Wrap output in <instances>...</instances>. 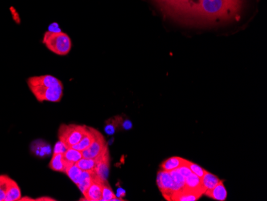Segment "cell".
<instances>
[{"mask_svg":"<svg viewBox=\"0 0 267 201\" xmlns=\"http://www.w3.org/2000/svg\"><path fill=\"white\" fill-rule=\"evenodd\" d=\"M239 0H203L190 13L206 21L227 19L239 11Z\"/></svg>","mask_w":267,"mask_h":201,"instance_id":"obj_1","label":"cell"},{"mask_svg":"<svg viewBox=\"0 0 267 201\" xmlns=\"http://www.w3.org/2000/svg\"><path fill=\"white\" fill-rule=\"evenodd\" d=\"M43 43L49 51L60 56L68 55L72 47L69 35L60 31H47L43 35Z\"/></svg>","mask_w":267,"mask_h":201,"instance_id":"obj_2","label":"cell"},{"mask_svg":"<svg viewBox=\"0 0 267 201\" xmlns=\"http://www.w3.org/2000/svg\"><path fill=\"white\" fill-rule=\"evenodd\" d=\"M87 127L79 124H61L58 131L59 141L67 148H72L82 140L85 134Z\"/></svg>","mask_w":267,"mask_h":201,"instance_id":"obj_3","label":"cell"},{"mask_svg":"<svg viewBox=\"0 0 267 201\" xmlns=\"http://www.w3.org/2000/svg\"><path fill=\"white\" fill-rule=\"evenodd\" d=\"M29 88L31 93L36 98V100L40 103H59L63 96V85L52 88L43 86H30Z\"/></svg>","mask_w":267,"mask_h":201,"instance_id":"obj_4","label":"cell"},{"mask_svg":"<svg viewBox=\"0 0 267 201\" xmlns=\"http://www.w3.org/2000/svg\"><path fill=\"white\" fill-rule=\"evenodd\" d=\"M94 132L95 137L93 142L91 143V145L85 150L82 151L83 158H97L105 152L106 149H108L105 139L102 136L101 133L96 129H94Z\"/></svg>","mask_w":267,"mask_h":201,"instance_id":"obj_5","label":"cell"},{"mask_svg":"<svg viewBox=\"0 0 267 201\" xmlns=\"http://www.w3.org/2000/svg\"><path fill=\"white\" fill-rule=\"evenodd\" d=\"M157 184L165 199L171 201L173 194L177 191V189L170 172L159 171L157 177Z\"/></svg>","mask_w":267,"mask_h":201,"instance_id":"obj_6","label":"cell"},{"mask_svg":"<svg viewBox=\"0 0 267 201\" xmlns=\"http://www.w3.org/2000/svg\"><path fill=\"white\" fill-rule=\"evenodd\" d=\"M104 182L105 181H103L94 171L93 181L91 182L89 187L83 193L84 201H101Z\"/></svg>","mask_w":267,"mask_h":201,"instance_id":"obj_7","label":"cell"},{"mask_svg":"<svg viewBox=\"0 0 267 201\" xmlns=\"http://www.w3.org/2000/svg\"><path fill=\"white\" fill-rule=\"evenodd\" d=\"M28 87L30 86H43V87H58L63 85V83L57 79L55 76L51 75H39V76H33L26 80Z\"/></svg>","mask_w":267,"mask_h":201,"instance_id":"obj_8","label":"cell"},{"mask_svg":"<svg viewBox=\"0 0 267 201\" xmlns=\"http://www.w3.org/2000/svg\"><path fill=\"white\" fill-rule=\"evenodd\" d=\"M109 161V151L107 149L101 156H99V161L95 169V173L104 181H107L108 178Z\"/></svg>","mask_w":267,"mask_h":201,"instance_id":"obj_9","label":"cell"},{"mask_svg":"<svg viewBox=\"0 0 267 201\" xmlns=\"http://www.w3.org/2000/svg\"><path fill=\"white\" fill-rule=\"evenodd\" d=\"M203 193L200 192L194 191L187 188H182L173 194V201H195L199 199Z\"/></svg>","mask_w":267,"mask_h":201,"instance_id":"obj_10","label":"cell"},{"mask_svg":"<svg viewBox=\"0 0 267 201\" xmlns=\"http://www.w3.org/2000/svg\"><path fill=\"white\" fill-rule=\"evenodd\" d=\"M70 165H71V163L65 161L63 153H53L52 157L49 164V168L55 172L65 173L67 167Z\"/></svg>","mask_w":267,"mask_h":201,"instance_id":"obj_11","label":"cell"},{"mask_svg":"<svg viewBox=\"0 0 267 201\" xmlns=\"http://www.w3.org/2000/svg\"><path fill=\"white\" fill-rule=\"evenodd\" d=\"M205 195L211 197L216 201H224L227 197V189L223 185V181H220L213 189L205 192Z\"/></svg>","mask_w":267,"mask_h":201,"instance_id":"obj_12","label":"cell"},{"mask_svg":"<svg viewBox=\"0 0 267 201\" xmlns=\"http://www.w3.org/2000/svg\"><path fill=\"white\" fill-rule=\"evenodd\" d=\"M186 163H187V160H185L182 157H172L163 161L160 167L162 170L170 172V171L179 169L182 165H186Z\"/></svg>","mask_w":267,"mask_h":201,"instance_id":"obj_13","label":"cell"},{"mask_svg":"<svg viewBox=\"0 0 267 201\" xmlns=\"http://www.w3.org/2000/svg\"><path fill=\"white\" fill-rule=\"evenodd\" d=\"M94 137H95L94 128L87 127V131H86L85 134L83 136L82 140L79 141V143H78L77 145H75L72 148L81 151V152L85 150L91 145V143L93 142Z\"/></svg>","mask_w":267,"mask_h":201,"instance_id":"obj_14","label":"cell"},{"mask_svg":"<svg viewBox=\"0 0 267 201\" xmlns=\"http://www.w3.org/2000/svg\"><path fill=\"white\" fill-rule=\"evenodd\" d=\"M185 181H186L185 187L194 190V191L200 192L204 194L200 177L195 175L194 173H191L190 175L185 177Z\"/></svg>","mask_w":267,"mask_h":201,"instance_id":"obj_15","label":"cell"},{"mask_svg":"<svg viewBox=\"0 0 267 201\" xmlns=\"http://www.w3.org/2000/svg\"><path fill=\"white\" fill-rule=\"evenodd\" d=\"M14 181L9 176L0 175V201H6L7 193Z\"/></svg>","mask_w":267,"mask_h":201,"instance_id":"obj_16","label":"cell"},{"mask_svg":"<svg viewBox=\"0 0 267 201\" xmlns=\"http://www.w3.org/2000/svg\"><path fill=\"white\" fill-rule=\"evenodd\" d=\"M220 180L214 175L213 173H209L208 171L206 170L204 175L201 178V182H202V187H203V191H207L210 189L215 187L217 184L219 183Z\"/></svg>","mask_w":267,"mask_h":201,"instance_id":"obj_17","label":"cell"},{"mask_svg":"<svg viewBox=\"0 0 267 201\" xmlns=\"http://www.w3.org/2000/svg\"><path fill=\"white\" fill-rule=\"evenodd\" d=\"M63 157L65 161L71 164H76L80 159L83 158V154L81 151L73 149V148H68L63 153Z\"/></svg>","mask_w":267,"mask_h":201,"instance_id":"obj_18","label":"cell"},{"mask_svg":"<svg viewBox=\"0 0 267 201\" xmlns=\"http://www.w3.org/2000/svg\"><path fill=\"white\" fill-rule=\"evenodd\" d=\"M99 161V157L95 159L82 158L75 165L83 171H95Z\"/></svg>","mask_w":267,"mask_h":201,"instance_id":"obj_19","label":"cell"},{"mask_svg":"<svg viewBox=\"0 0 267 201\" xmlns=\"http://www.w3.org/2000/svg\"><path fill=\"white\" fill-rule=\"evenodd\" d=\"M21 198H22V192H21L20 187L16 181H14L7 193L6 201H20Z\"/></svg>","mask_w":267,"mask_h":201,"instance_id":"obj_20","label":"cell"},{"mask_svg":"<svg viewBox=\"0 0 267 201\" xmlns=\"http://www.w3.org/2000/svg\"><path fill=\"white\" fill-rule=\"evenodd\" d=\"M83 171L79 169V167L75 164H71L69 166L67 167V170L65 172V173L68 176L70 179L73 181L74 183H77V181H79V177H81L82 173Z\"/></svg>","mask_w":267,"mask_h":201,"instance_id":"obj_21","label":"cell"},{"mask_svg":"<svg viewBox=\"0 0 267 201\" xmlns=\"http://www.w3.org/2000/svg\"><path fill=\"white\" fill-rule=\"evenodd\" d=\"M157 1L162 2L166 6H170V8L177 10L178 12H182L187 0H157Z\"/></svg>","mask_w":267,"mask_h":201,"instance_id":"obj_22","label":"cell"},{"mask_svg":"<svg viewBox=\"0 0 267 201\" xmlns=\"http://www.w3.org/2000/svg\"><path fill=\"white\" fill-rule=\"evenodd\" d=\"M102 201H124V200L121 199V198H117L112 188L108 185V181H105L104 185V191H103Z\"/></svg>","mask_w":267,"mask_h":201,"instance_id":"obj_23","label":"cell"},{"mask_svg":"<svg viewBox=\"0 0 267 201\" xmlns=\"http://www.w3.org/2000/svg\"><path fill=\"white\" fill-rule=\"evenodd\" d=\"M170 175L172 177L173 181H174L175 186H176L177 191L179 189H182V188L185 187V177L178 172V169L175 170L170 171Z\"/></svg>","mask_w":267,"mask_h":201,"instance_id":"obj_24","label":"cell"},{"mask_svg":"<svg viewBox=\"0 0 267 201\" xmlns=\"http://www.w3.org/2000/svg\"><path fill=\"white\" fill-rule=\"evenodd\" d=\"M30 149H31V152L38 157H44L45 154L47 153L46 152L44 143L40 142V141H34V143L31 144Z\"/></svg>","mask_w":267,"mask_h":201,"instance_id":"obj_25","label":"cell"},{"mask_svg":"<svg viewBox=\"0 0 267 201\" xmlns=\"http://www.w3.org/2000/svg\"><path fill=\"white\" fill-rule=\"evenodd\" d=\"M186 165L190 168V170L193 173H194L195 175L198 176V177L202 178L203 176L204 175L205 172L206 170L203 169L202 167L199 166V165H197L195 163L191 162V161H187L186 163Z\"/></svg>","mask_w":267,"mask_h":201,"instance_id":"obj_26","label":"cell"},{"mask_svg":"<svg viewBox=\"0 0 267 201\" xmlns=\"http://www.w3.org/2000/svg\"><path fill=\"white\" fill-rule=\"evenodd\" d=\"M67 149H68V148H67L63 143L61 142V141H59V140L58 143H56V145H55V148H54V153H64Z\"/></svg>","mask_w":267,"mask_h":201,"instance_id":"obj_27","label":"cell"},{"mask_svg":"<svg viewBox=\"0 0 267 201\" xmlns=\"http://www.w3.org/2000/svg\"><path fill=\"white\" fill-rule=\"evenodd\" d=\"M35 201H56V200L53 199V198H51V197H40V198H38V199L35 200Z\"/></svg>","mask_w":267,"mask_h":201,"instance_id":"obj_28","label":"cell"}]
</instances>
